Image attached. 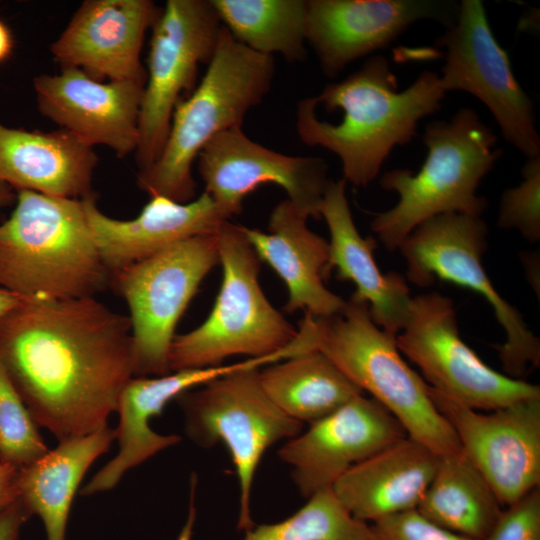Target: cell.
I'll return each instance as SVG.
<instances>
[{"label":"cell","instance_id":"1","mask_svg":"<svg viewBox=\"0 0 540 540\" xmlns=\"http://www.w3.org/2000/svg\"><path fill=\"white\" fill-rule=\"evenodd\" d=\"M0 362L37 426L87 435L134 377L130 319L95 297L20 298L0 317Z\"/></svg>","mask_w":540,"mask_h":540},{"label":"cell","instance_id":"2","mask_svg":"<svg viewBox=\"0 0 540 540\" xmlns=\"http://www.w3.org/2000/svg\"><path fill=\"white\" fill-rule=\"evenodd\" d=\"M445 94L432 71H423L399 91L387 59L372 55L347 78L303 98L314 112L335 115V121L317 117L299 102L296 130L306 145L339 157L346 182L364 187L396 146L412 140L418 123L441 108Z\"/></svg>","mask_w":540,"mask_h":540},{"label":"cell","instance_id":"3","mask_svg":"<svg viewBox=\"0 0 540 540\" xmlns=\"http://www.w3.org/2000/svg\"><path fill=\"white\" fill-rule=\"evenodd\" d=\"M110 285L82 199L16 191L0 224V287L20 298L95 297Z\"/></svg>","mask_w":540,"mask_h":540},{"label":"cell","instance_id":"4","mask_svg":"<svg viewBox=\"0 0 540 540\" xmlns=\"http://www.w3.org/2000/svg\"><path fill=\"white\" fill-rule=\"evenodd\" d=\"M274 72L273 56L249 49L223 26L206 73L191 95L175 106L161 154L139 170L138 187L150 197L192 201V165L200 151L217 134L241 127L269 92Z\"/></svg>","mask_w":540,"mask_h":540},{"label":"cell","instance_id":"5","mask_svg":"<svg viewBox=\"0 0 540 540\" xmlns=\"http://www.w3.org/2000/svg\"><path fill=\"white\" fill-rule=\"evenodd\" d=\"M497 141L469 107L449 120L428 123L423 135L427 156L420 170L393 169L380 178L381 187L399 197L394 207L376 213L371 222L384 246L398 249L414 228L438 215L480 216L487 201L477 195V188L501 155Z\"/></svg>","mask_w":540,"mask_h":540},{"label":"cell","instance_id":"6","mask_svg":"<svg viewBox=\"0 0 540 540\" xmlns=\"http://www.w3.org/2000/svg\"><path fill=\"white\" fill-rule=\"evenodd\" d=\"M316 349L401 424L408 437L440 457L462 452L429 395V385L404 360L395 336L378 327L369 305L352 294L342 313L316 317Z\"/></svg>","mask_w":540,"mask_h":540},{"label":"cell","instance_id":"7","mask_svg":"<svg viewBox=\"0 0 540 540\" xmlns=\"http://www.w3.org/2000/svg\"><path fill=\"white\" fill-rule=\"evenodd\" d=\"M222 281L215 304L197 328L175 335L170 372L222 365L234 355L263 357L286 348L298 329L278 312L260 287L261 260L240 225L218 232Z\"/></svg>","mask_w":540,"mask_h":540},{"label":"cell","instance_id":"8","mask_svg":"<svg viewBox=\"0 0 540 540\" xmlns=\"http://www.w3.org/2000/svg\"><path fill=\"white\" fill-rule=\"evenodd\" d=\"M218 263L216 233L179 241L110 275V285L129 307L134 377L170 373L177 323Z\"/></svg>","mask_w":540,"mask_h":540},{"label":"cell","instance_id":"9","mask_svg":"<svg viewBox=\"0 0 540 540\" xmlns=\"http://www.w3.org/2000/svg\"><path fill=\"white\" fill-rule=\"evenodd\" d=\"M259 369L235 371L176 398L193 441L204 447L222 442L227 447L240 490L238 529L245 531L254 526L250 497L261 458L270 446L297 436L303 428L264 392Z\"/></svg>","mask_w":540,"mask_h":540},{"label":"cell","instance_id":"10","mask_svg":"<svg viewBox=\"0 0 540 540\" xmlns=\"http://www.w3.org/2000/svg\"><path fill=\"white\" fill-rule=\"evenodd\" d=\"M487 232L480 216L442 214L419 224L398 249L413 284L425 287L439 278L486 299L506 334L505 342L496 346L504 374L523 380L530 368L540 365V341L521 313L500 296L483 267Z\"/></svg>","mask_w":540,"mask_h":540},{"label":"cell","instance_id":"11","mask_svg":"<svg viewBox=\"0 0 540 540\" xmlns=\"http://www.w3.org/2000/svg\"><path fill=\"white\" fill-rule=\"evenodd\" d=\"M402 355L427 384L474 410L494 411L540 397V387L495 371L460 337L450 298L437 292L412 297L408 319L395 336Z\"/></svg>","mask_w":540,"mask_h":540},{"label":"cell","instance_id":"12","mask_svg":"<svg viewBox=\"0 0 540 540\" xmlns=\"http://www.w3.org/2000/svg\"><path fill=\"white\" fill-rule=\"evenodd\" d=\"M222 23L210 0H168L152 27L135 151L139 170L166 142L175 106L194 86L200 64L215 52Z\"/></svg>","mask_w":540,"mask_h":540},{"label":"cell","instance_id":"13","mask_svg":"<svg viewBox=\"0 0 540 540\" xmlns=\"http://www.w3.org/2000/svg\"><path fill=\"white\" fill-rule=\"evenodd\" d=\"M436 44L445 49L439 75L442 89L475 96L491 112L507 142L527 158L540 156L533 102L495 38L483 2L461 1L455 22Z\"/></svg>","mask_w":540,"mask_h":540},{"label":"cell","instance_id":"14","mask_svg":"<svg viewBox=\"0 0 540 540\" xmlns=\"http://www.w3.org/2000/svg\"><path fill=\"white\" fill-rule=\"evenodd\" d=\"M429 395L503 508L539 488L540 397L483 414L430 386Z\"/></svg>","mask_w":540,"mask_h":540},{"label":"cell","instance_id":"15","mask_svg":"<svg viewBox=\"0 0 540 540\" xmlns=\"http://www.w3.org/2000/svg\"><path fill=\"white\" fill-rule=\"evenodd\" d=\"M207 193L231 218L242 211L245 197L260 185L273 183L305 216L320 219L319 207L330 180L320 157L290 156L250 139L241 127L214 136L198 155Z\"/></svg>","mask_w":540,"mask_h":540},{"label":"cell","instance_id":"16","mask_svg":"<svg viewBox=\"0 0 540 540\" xmlns=\"http://www.w3.org/2000/svg\"><path fill=\"white\" fill-rule=\"evenodd\" d=\"M306 39L324 74L391 44L409 26L431 19L451 26L459 4L439 0H307Z\"/></svg>","mask_w":540,"mask_h":540},{"label":"cell","instance_id":"17","mask_svg":"<svg viewBox=\"0 0 540 540\" xmlns=\"http://www.w3.org/2000/svg\"><path fill=\"white\" fill-rule=\"evenodd\" d=\"M405 437L404 428L386 408L361 394L289 439L278 455L292 467L300 493L309 498Z\"/></svg>","mask_w":540,"mask_h":540},{"label":"cell","instance_id":"18","mask_svg":"<svg viewBox=\"0 0 540 540\" xmlns=\"http://www.w3.org/2000/svg\"><path fill=\"white\" fill-rule=\"evenodd\" d=\"M41 74L33 87L41 114L83 143L104 145L118 157L135 152L145 81L104 83L77 68Z\"/></svg>","mask_w":540,"mask_h":540},{"label":"cell","instance_id":"19","mask_svg":"<svg viewBox=\"0 0 540 540\" xmlns=\"http://www.w3.org/2000/svg\"><path fill=\"white\" fill-rule=\"evenodd\" d=\"M161 9L150 0H86L50 52L61 67L80 69L96 80L146 82L141 49Z\"/></svg>","mask_w":540,"mask_h":540},{"label":"cell","instance_id":"20","mask_svg":"<svg viewBox=\"0 0 540 540\" xmlns=\"http://www.w3.org/2000/svg\"><path fill=\"white\" fill-rule=\"evenodd\" d=\"M97 249L110 275L188 238L216 234L229 218L203 192L188 203L153 196L131 220L105 215L95 195L83 198Z\"/></svg>","mask_w":540,"mask_h":540},{"label":"cell","instance_id":"21","mask_svg":"<svg viewBox=\"0 0 540 540\" xmlns=\"http://www.w3.org/2000/svg\"><path fill=\"white\" fill-rule=\"evenodd\" d=\"M308 217L288 199L271 212L268 233L240 226L261 262L267 263L285 283L289 298L284 310H303L318 318L342 313L346 301L330 291L329 242L311 231Z\"/></svg>","mask_w":540,"mask_h":540},{"label":"cell","instance_id":"22","mask_svg":"<svg viewBox=\"0 0 540 540\" xmlns=\"http://www.w3.org/2000/svg\"><path fill=\"white\" fill-rule=\"evenodd\" d=\"M346 183L344 179L330 180L319 207L330 233V268L336 269L339 279L356 286L353 295L369 305L374 323L396 336L410 313V289L401 275L380 271L373 256L376 241L359 233L347 200Z\"/></svg>","mask_w":540,"mask_h":540},{"label":"cell","instance_id":"23","mask_svg":"<svg viewBox=\"0 0 540 540\" xmlns=\"http://www.w3.org/2000/svg\"><path fill=\"white\" fill-rule=\"evenodd\" d=\"M440 459L407 436L351 467L332 490L352 516L373 523L416 510Z\"/></svg>","mask_w":540,"mask_h":540},{"label":"cell","instance_id":"24","mask_svg":"<svg viewBox=\"0 0 540 540\" xmlns=\"http://www.w3.org/2000/svg\"><path fill=\"white\" fill-rule=\"evenodd\" d=\"M98 157L93 147L65 129L9 128L0 122V182L15 191L83 199L94 195Z\"/></svg>","mask_w":540,"mask_h":540},{"label":"cell","instance_id":"25","mask_svg":"<svg viewBox=\"0 0 540 540\" xmlns=\"http://www.w3.org/2000/svg\"><path fill=\"white\" fill-rule=\"evenodd\" d=\"M200 383L194 369H185L155 377H132L123 388L116 411L119 425L115 429L119 451L82 488V495L112 489L129 469L136 467L163 449L177 444V435L153 431L150 421L179 395Z\"/></svg>","mask_w":540,"mask_h":540},{"label":"cell","instance_id":"26","mask_svg":"<svg viewBox=\"0 0 540 540\" xmlns=\"http://www.w3.org/2000/svg\"><path fill=\"white\" fill-rule=\"evenodd\" d=\"M115 439L108 425L87 435L59 441L36 461L18 470V498L43 522L47 540H65L76 491L89 467Z\"/></svg>","mask_w":540,"mask_h":540},{"label":"cell","instance_id":"27","mask_svg":"<svg viewBox=\"0 0 540 540\" xmlns=\"http://www.w3.org/2000/svg\"><path fill=\"white\" fill-rule=\"evenodd\" d=\"M260 384L286 415L310 424L336 411L363 391L319 350L259 369Z\"/></svg>","mask_w":540,"mask_h":540},{"label":"cell","instance_id":"28","mask_svg":"<svg viewBox=\"0 0 540 540\" xmlns=\"http://www.w3.org/2000/svg\"><path fill=\"white\" fill-rule=\"evenodd\" d=\"M503 507L494 491L460 452L441 457L417 511L433 524L473 540H484Z\"/></svg>","mask_w":540,"mask_h":540},{"label":"cell","instance_id":"29","mask_svg":"<svg viewBox=\"0 0 540 540\" xmlns=\"http://www.w3.org/2000/svg\"><path fill=\"white\" fill-rule=\"evenodd\" d=\"M222 25L240 43L287 61L306 57L307 0H210Z\"/></svg>","mask_w":540,"mask_h":540},{"label":"cell","instance_id":"30","mask_svg":"<svg viewBox=\"0 0 540 540\" xmlns=\"http://www.w3.org/2000/svg\"><path fill=\"white\" fill-rule=\"evenodd\" d=\"M242 540H374L371 525L352 516L332 487L319 490L290 517L253 526Z\"/></svg>","mask_w":540,"mask_h":540},{"label":"cell","instance_id":"31","mask_svg":"<svg viewBox=\"0 0 540 540\" xmlns=\"http://www.w3.org/2000/svg\"><path fill=\"white\" fill-rule=\"evenodd\" d=\"M48 450L37 424L0 362V460L19 470Z\"/></svg>","mask_w":540,"mask_h":540},{"label":"cell","instance_id":"32","mask_svg":"<svg viewBox=\"0 0 540 540\" xmlns=\"http://www.w3.org/2000/svg\"><path fill=\"white\" fill-rule=\"evenodd\" d=\"M521 175V183L501 196L498 226L535 243L540 240V156L527 158Z\"/></svg>","mask_w":540,"mask_h":540},{"label":"cell","instance_id":"33","mask_svg":"<svg viewBox=\"0 0 540 540\" xmlns=\"http://www.w3.org/2000/svg\"><path fill=\"white\" fill-rule=\"evenodd\" d=\"M484 540H540V488L505 507Z\"/></svg>","mask_w":540,"mask_h":540},{"label":"cell","instance_id":"34","mask_svg":"<svg viewBox=\"0 0 540 540\" xmlns=\"http://www.w3.org/2000/svg\"><path fill=\"white\" fill-rule=\"evenodd\" d=\"M371 529L374 540H473L433 524L417 510L380 519Z\"/></svg>","mask_w":540,"mask_h":540},{"label":"cell","instance_id":"35","mask_svg":"<svg viewBox=\"0 0 540 540\" xmlns=\"http://www.w3.org/2000/svg\"><path fill=\"white\" fill-rule=\"evenodd\" d=\"M30 516L19 498L0 510V540H18L20 531Z\"/></svg>","mask_w":540,"mask_h":540},{"label":"cell","instance_id":"36","mask_svg":"<svg viewBox=\"0 0 540 540\" xmlns=\"http://www.w3.org/2000/svg\"><path fill=\"white\" fill-rule=\"evenodd\" d=\"M18 469L0 460V510L18 499Z\"/></svg>","mask_w":540,"mask_h":540},{"label":"cell","instance_id":"37","mask_svg":"<svg viewBox=\"0 0 540 540\" xmlns=\"http://www.w3.org/2000/svg\"><path fill=\"white\" fill-rule=\"evenodd\" d=\"M196 482H197V479L195 475L193 474L192 480H191L190 504H189L188 516H187L184 526L182 527L178 535L177 540H191L192 539L193 527H194V523L196 519V509L194 506Z\"/></svg>","mask_w":540,"mask_h":540},{"label":"cell","instance_id":"38","mask_svg":"<svg viewBox=\"0 0 540 540\" xmlns=\"http://www.w3.org/2000/svg\"><path fill=\"white\" fill-rule=\"evenodd\" d=\"M14 39L9 27L0 20V64L7 60L13 52Z\"/></svg>","mask_w":540,"mask_h":540},{"label":"cell","instance_id":"39","mask_svg":"<svg viewBox=\"0 0 540 540\" xmlns=\"http://www.w3.org/2000/svg\"><path fill=\"white\" fill-rule=\"evenodd\" d=\"M16 191L6 183L0 182V212L3 208L15 204Z\"/></svg>","mask_w":540,"mask_h":540},{"label":"cell","instance_id":"40","mask_svg":"<svg viewBox=\"0 0 540 540\" xmlns=\"http://www.w3.org/2000/svg\"><path fill=\"white\" fill-rule=\"evenodd\" d=\"M19 300L20 297L0 287V317L10 308H12Z\"/></svg>","mask_w":540,"mask_h":540}]
</instances>
